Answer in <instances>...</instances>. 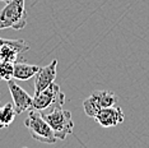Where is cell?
Returning a JSON list of instances; mask_svg holds the SVG:
<instances>
[{"instance_id": "9", "label": "cell", "mask_w": 149, "mask_h": 148, "mask_svg": "<svg viewBox=\"0 0 149 148\" xmlns=\"http://www.w3.org/2000/svg\"><path fill=\"white\" fill-rule=\"evenodd\" d=\"M56 66H57V60H54L51 64L47 66L40 68V70L35 75V95L40 93L41 91L47 88L56 78Z\"/></svg>"}, {"instance_id": "6", "label": "cell", "mask_w": 149, "mask_h": 148, "mask_svg": "<svg viewBox=\"0 0 149 148\" xmlns=\"http://www.w3.org/2000/svg\"><path fill=\"white\" fill-rule=\"evenodd\" d=\"M96 121L103 128H112L121 124L125 119L124 111L118 106H108L101 109L93 117Z\"/></svg>"}, {"instance_id": "7", "label": "cell", "mask_w": 149, "mask_h": 148, "mask_svg": "<svg viewBox=\"0 0 149 148\" xmlns=\"http://www.w3.org/2000/svg\"><path fill=\"white\" fill-rule=\"evenodd\" d=\"M8 87H9V91H10V95L13 98V105H14L17 114H22V112H24V111L31 109L32 102H33V97H31L22 87H19L17 84L14 78L8 80Z\"/></svg>"}, {"instance_id": "5", "label": "cell", "mask_w": 149, "mask_h": 148, "mask_svg": "<svg viewBox=\"0 0 149 148\" xmlns=\"http://www.w3.org/2000/svg\"><path fill=\"white\" fill-rule=\"evenodd\" d=\"M117 102V96L111 91H96L83 101L84 112L89 117H94L96 114L103 107L113 106Z\"/></svg>"}, {"instance_id": "2", "label": "cell", "mask_w": 149, "mask_h": 148, "mask_svg": "<svg viewBox=\"0 0 149 148\" xmlns=\"http://www.w3.org/2000/svg\"><path fill=\"white\" fill-rule=\"evenodd\" d=\"M28 117L24 120V125L27 126L28 132L31 133L32 138H35L37 142L54 144L57 140V138L54 134L51 126L45 120L42 114L38 110L29 109Z\"/></svg>"}, {"instance_id": "8", "label": "cell", "mask_w": 149, "mask_h": 148, "mask_svg": "<svg viewBox=\"0 0 149 148\" xmlns=\"http://www.w3.org/2000/svg\"><path fill=\"white\" fill-rule=\"evenodd\" d=\"M29 50V46L23 40H5L0 47V60L6 61H17L18 55Z\"/></svg>"}, {"instance_id": "10", "label": "cell", "mask_w": 149, "mask_h": 148, "mask_svg": "<svg viewBox=\"0 0 149 148\" xmlns=\"http://www.w3.org/2000/svg\"><path fill=\"white\" fill-rule=\"evenodd\" d=\"M41 66L38 65H29L26 63H14V74L13 78L17 80H28L36 75Z\"/></svg>"}, {"instance_id": "15", "label": "cell", "mask_w": 149, "mask_h": 148, "mask_svg": "<svg viewBox=\"0 0 149 148\" xmlns=\"http://www.w3.org/2000/svg\"><path fill=\"white\" fill-rule=\"evenodd\" d=\"M1 128H3V126H1V125H0V129H1Z\"/></svg>"}, {"instance_id": "3", "label": "cell", "mask_w": 149, "mask_h": 148, "mask_svg": "<svg viewBox=\"0 0 149 148\" xmlns=\"http://www.w3.org/2000/svg\"><path fill=\"white\" fill-rule=\"evenodd\" d=\"M61 107L63 106L54 107L51 112L42 114V116L45 117V120L51 126L52 132L57 139L64 140L66 139V137L69 134L73 133L74 123L72 119V114L66 110H63Z\"/></svg>"}, {"instance_id": "11", "label": "cell", "mask_w": 149, "mask_h": 148, "mask_svg": "<svg viewBox=\"0 0 149 148\" xmlns=\"http://www.w3.org/2000/svg\"><path fill=\"white\" fill-rule=\"evenodd\" d=\"M15 116H17V111L13 103L8 102L6 105L0 107V125L3 128H6L10 125L14 121Z\"/></svg>"}, {"instance_id": "4", "label": "cell", "mask_w": 149, "mask_h": 148, "mask_svg": "<svg viewBox=\"0 0 149 148\" xmlns=\"http://www.w3.org/2000/svg\"><path fill=\"white\" fill-rule=\"evenodd\" d=\"M64 102H65V95L61 92L60 87L54 82L40 93L33 95V102L31 109L41 111L50 106H52L54 109L56 106H63Z\"/></svg>"}, {"instance_id": "13", "label": "cell", "mask_w": 149, "mask_h": 148, "mask_svg": "<svg viewBox=\"0 0 149 148\" xmlns=\"http://www.w3.org/2000/svg\"><path fill=\"white\" fill-rule=\"evenodd\" d=\"M3 42H4V38H0V47H1V45H3Z\"/></svg>"}, {"instance_id": "12", "label": "cell", "mask_w": 149, "mask_h": 148, "mask_svg": "<svg viewBox=\"0 0 149 148\" xmlns=\"http://www.w3.org/2000/svg\"><path fill=\"white\" fill-rule=\"evenodd\" d=\"M13 74H14V63L0 60V80L8 82L13 79Z\"/></svg>"}, {"instance_id": "14", "label": "cell", "mask_w": 149, "mask_h": 148, "mask_svg": "<svg viewBox=\"0 0 149 148\" xmlns=\"http://www.w3.org/2000/svg\"><path fill=\"white\" fill-rule=\"evenodd\" d=\"M0 1H5V3H8V1H10V0H0Z\"/></svg>"}, {"instance_id": "1", "label": "cell", "mask_w": 149, "mask_h": 148, "mask_svg": "<svg viewBox=\"0 0 149 148\" xmlns=\"http://www.w3.org/2000/svg\"><path fill=\"white\" fill-rule=\"evenodd\" d=\"M24 0H10L0 10V31L6 28L23 29L27 24Z\"/></svg>"}]
</instances>
